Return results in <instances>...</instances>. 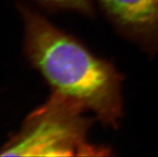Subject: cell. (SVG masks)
I'll return each instance as SVG.
<instances>
[{
    "label": "cell",
    "mask_w": 158,
    "mask_h": 157,
    "mask_svg": "<svg viewBox=\"0 0 158 157\" xmlns=\"http://www.w3.org/2000/svg\"><path fill=\"white\" fill-rule=\"evenodd\" d=\"M20 10L27 56L53 92L78 102L105 125L117 127L123 115L122 79L113 65L30 6L21 4Z\"/></svg>",
    "instance_id": "6da1fadb"
},
{
    "label": "cell",
    "mask_w": 158,
    "mask_h": 157,
    "mask_svg": "<svg viewBox=\"0 0 158 157\" xmlns=\"http://www.w3.org/2000/svg\"><path fill=\"white\" fill-rule=\"evenodd\" d=\"M78 102L53 92L29 115L22 129L0 151L2 156H91L110 150L89 143L92 119Z\"/></svg>",
    "instance_id": "7a4b0ae2"
},
{
    "label": "cell",
    "mask_w": 158,
    "mask_h": 157,
    "mask_svg": "<svg viewBox=\"0 0 158 157\" xmlns=\"http://www.w3.org/2000/svg\"><path fill=\"white\" fill-rule=\"evenodd\" d=\"M113 26L148 53H158V0H97Z\"/></svg>",
    "instance_id": "3957f363"
},
{
    "label": "cell",
    "mask_w": 158,
    "mask_h": 157,
    "mask_svg": "<svg viewBox=\"0 0 158 157\" xmlns=\"http://www.w3.org/2000/svg\"><path fill=\"white\" fill-rule=\"evenodd\" d=\"M44 7L54 10H73L87 16L94 14L92 0H35Z\"/></svg>",
    "instance_id": "277c9868"
}]
</instances>
